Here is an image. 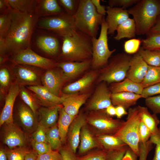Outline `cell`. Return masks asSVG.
<instances>
[{
    "mask_svg": "<svg viewBox=\"0 0 160 160\" xmlns=\"http://www.w3.org/2000/svg\"><path fill=\"white\" fill-rule=\"evenodd\" d=\"M10 29L4 38L7 53L13 55L30 48L31 38L39 18L35 12H23L12 9Z\"/></svg>",
    "mask_w": 160,
    "mask_h": 160,
    "instance_id": "6da1fadb",
    "label": "cell"
},
{
    "mask_svg": "<svg viewBox=\"0 0 160 160\" xmlns=\"http://www.w3.org/2000/svg\"><path fill=\"white\" fill-rule=\"evenodd\" d=\"M60 57L63 61L81 62L92 59V42L89 36L76 29L63 38Z\"/></svg>",
    "mask_w": 160,
    "mask_h": 160,
    "instance_id": "7a4b0ae2",
    "label": "cell"
},
{
    "mask_svg": "<svg viewBox=\"0 0 160 160\" xmlns=\"http://www.w3.org/2000/svg\"><path fill=\"white\" fill-rule=\"evenodd\" d=\"M133 17L136 34L147 35L160 14V0H141L127 10Z\"/></svg>",
    "mask_w": 160,
    "mask_h": 160,
    "instance_id": "3957f363",
    "label": "cell"
},
{
    "mask_svg": "<svg viewBox=\"0 0 160 160\" xmlns=\"http://www.w3.org/2000/svg\"><path fill=\"white\" fill-rule=\"evenodd\" d=\"M73 16L78 30L92 39L97 38L104 16L98 13L91 0H80L77 10Z\"/></svg>",
    "mask_w": 160,
    "mask_h": 160,
    "instance_id": "277c9868",
    "label": "cell"
},
{
    "mask_svg": "<svg viewBox=\"0 0 160 160\" xmlns=\"http://www.w3.org/2000/svg\"><path fill=\"white\" fill-rule=\"evenodd\" d=\"M131 57L124 53H118L112 57L107 65L98 72V82L111 84L124 80L126 77Z\"/></svg>",
    "mask_w": 160,
    "mask_h": 160,
    "instance_id": "5b68a950",
    "label": "cell"
},
{
    "mask_svg": "<svg viewBox=\"0 0 160 160\" xmlns=\"http://www.w3.org/2000/svg\"><path fill=\"white\" fill-rule=\"evenodd\" d=\"M126 121L114 135L122 140L139 157V128L141 121L138 105L128 109Z\"/></svg>",
    "mask_w": 160,
    "mask_h": 160,
    "instance_id": "8992f818",
    "label": "cell"
},
{
    "mask_svg": "<svg viewBox=\"0 0 160 160\" xmlns=\"http://www.w3.org/2000/svg\"><path fill=\"white\" fill-rule=\"evenodd\" d=\"M100 34L98 38L92 39V57L91 66L94 69H101L108 63L109 59L116 49L112 50L109 49L108 45V27L103 17Z\"/></svg>",
    "mask_w": 160,
    "mask_h": 160,
    "instance_id": "52a82bcc",
    "label": "cell"
},
{
    "mask_svg": "<svg viewBox=\"0 0 160 160\" xmlns=\"http://www.w3.org/2000/svg\"><path fill=\"white\" fill-rule=\"evenodd\" d=\"M87 124L97 135L107 134L114 135L119 129L124 121L114 119L108 115L105 109L90 111L86 116Z\"/></svg>",
    "mask_w": 160,
    "mask_h": 160,
    "instance_id": "ba28073f",
    "label": "cell"
},
{
    "mask_svg": "<svg viewBox=\"0 0 160 160\" xmlns=\"http://www.w3.org/2000/svg\"><path fill=\"white\" fill-rule=\"evenodd\" d=\"M37 25L62 38L71 35L77 29L73 16L66 13L40 18Z\"/></svg>",
    "mask_w": 160,
    "mask_h": 160,
    "instance_id": "9c48e42d",
    "label": "cell"
},
{
    "mask_svg": "<svg viewBox=\"0 0 160 160\" xmlns=\"http://www.w3.org/2000/svg\"><path fill=\"white\" fill-rule=\"evenodd\" d=\"M12 61L15 64L29 65L47 69L57 66V63L53 60L38 55L30 48L21 50L13 55Z\"/></svg>",
    "mask_w": 160,
    "mask_h": 160,
    "instance_id": "30bf717a",
    "label": "cell"
},
{
    "mask_svg": "<svg viewBox=\"0 0 160 160\" xmlns=\"http://www.w3.org/2000/svg\"><path fill=\"white\" fill-rule=\"evenodd\" d=\"M100 83L86 106V109L90 111L105 109L113 105L111 93L106 83Z\"/></svg>",
    "mask_w": 160,
    "mask_h": 160,
    "instance_id": "8fae6325",
    "label": "cell"
},
{
    "mask_svg": "<svg viewBox=\"0 0 160 160\" xmlns=\"http://www.w3.org/2000/svg\"><path fill=\"white\" fill-rule=\"evenodd\" d=\"M41 81L44 87L58 97H60V91L63 84L67 81L62 70L56 69L47 71L42 76Z\"/></svg>",
    "mask_w": 160,
    "mask_h": 160,
    "instance_id": "7c38bea8",
    "label": "cell"
},
{
    "mask_svg": "<svg viewBox=\"0 0 160 160\" xmlns=\"http://www.w3.org/2000/svg\"><path fill=\"white\" fill-rule=\"evenodd\" d=\"M106 17L105 20L108 27V34L113 35L120 25L129 18L127 10L119 7H106Z\"/></svg>",
    "mask_w": 160,
    "mask_h": 160,
    "instance_id": "4fadbf2b",
    "label": "cell"
},
{
    "mask_svg": "<svg viewBox=\"0 0 160 160\" xmlns=\"http://www.w3.org/2000/svg\"><path fill=\"white\" fill-rule=\"evenodd\" d=\"M148 65L137 52L131 56L126 78L135 82L141 83L147 73Z\"/></svg>",
    "mask_w": 160,
    "mask_h": 160,
    "instance_id": "5bb4252c",
    "label": "cell"
},
{
    "mask_svg": "<svg viewBox=\"0 0 160 160\" xmlns=\"http://www.w3.org/2000/svg\"><path fill=\"white\" fill-rule=\"evenodd\" d=\"M5 124L3 134L4 143L10 149L23 146L25 142L23 132L13 122Z\"/></svg>",
    "mask_w": 160,
    "mask_h": 160,
    "instance_id": "9a60e30c",
    "label": "cell"
},
{
    "mask_svg": "<svg viewBox=\"0 0 160 160\" xmlns=\"http://www.w3.org/2000/svg\"><path fill=\"white\" fill-rule=\"evenodd\" d=\"M62 103L65 111L68 114L76 116L79 113L81 107L90 95L89 93H79L65 94Z\"/></svg>",
    "mask_w": 160,
    "mask_h": 160,
    "instance_id": "2e32d148",
    "label": "cell"
},
{
    "mask_svg": "<svg viewBox=\"0 0 160 160\" xmlns=\"http://www.w3.org/2000/svg\"><path fill=\"white\" fill-rule=\"evenodd\" d=\"M86 124V116L81 113L75 117L69 127L67 136L70 148L75 153L80 143L81 129Z\"/></svg>",
    "mask_w": 160,
    "mask_h": 160,
    "instance_id": "e0dca14e",
    "label": "cell"
},
{
    "mask_svg": "<svg viewBox=\"0 0 160 160\" xmlns=\"http://www.w3.org/2000/svg\"><path fill=\"white\" fill-rule=\"evenodd\" d=\"M92 59L81 62L62 61L57 66L60 68L67 81L72 79L84 72L91 66Z\"/></svg>",
    "mask_w": 160,
    "mask_h": 160,
    "instance_id": "ac0fdd59",
    "label": "cell"
},
{
    "mask_svg": "<svg viewBox=\"0 0 160 160\" xmlns=\"http://www.w3.org/2000/svg\"><path fill=\"white\" fill-rule=\"evenodd\" d=\"M20 87L18 84L10 87L5 100L4 106L0 116V126L4 124L13 123L12 112L16 98L19 93Z\"/></svg>",
    "mask_w": 160,
    "mask_h": 160,
    "instance_id": "d6986e66",
    "label": "cell"
},
{
    "mask_svg": "<svg viewBox=\"0 0 160 160\" xmlns=\"http://www.w3.org/2000/svg\"><path fill=\"white\" fill-rule=\"evenodd\" d=\"M14 70L19 84L29 86L39 85V77L33 69L24 65L15 64Z\"/></svg>",
    "mask_w": 160,
    "mask_h": 160,
    "instance_id": "ffe728a7",
    "label": "cell"
},
{
    "mask_svg": "<svg viewBox=\"0 0 160 160\" xmlns=\"http://www.w3.org/2000/svg\"><path fill=\"white\" fill-rule=\"evenodd\" d=\"M96 71H91L78 80L64 87L62 92L65 94L80 93L89 88L97 78L98 73Z\"/></svg>",
    "mask_w": 160,
    "mask_h": 160,
    "instance_id": "44dd1931",
    "label": "cell"
},
{
    "mask_svg": "<svg viewBox=\"0 0 160 160\" xmlns=\"http://www.w3.org/2000/svg\"><path fill=\"white\" fill-rule=\"evenodd\" d=\"M34 12L39 18L64 13L56 0H37Z\"/></svg>",
    "mask_w": 160,
    "mask_h": 160,
    "instance_id": "7402d4cb",
    "label": "cell"
},
{
    "mask_svg": "<svg viewBox=\"0 0 160 160\" xmlns=\"http://www.w3.org/2000/svg\"><path fill=\"white\" fill-rule=\"evenodd\" d=\"M61 107L60 105H57L40 108L39 110V124L46 129L57 124L59 117V111Z\"/></svg>",
    "mask_w": 160,
    "mask_h": 160,
    "instance_id": "603a6c76",
    "label": "cell"
},
{
    "mask_svg": "<svg viewBox=\"0 0 160 160\" xmlns=\"http://www.w3.org/2000/svg\"><path fill=\"white\" fill-rule=\"evenodd\" d=\"M27 88L35 93L42 103L49 106L62 104L63 96L60 97L55 95L43 86H28Z\"/></svg>",
    "mask_w": 160,
    "mask_h": 160,
    "instance_id": "cb8c5ba5",
    "label": "cell"
},
{
    "mask_svg": "<svg viewBox=\"0 0 160 160\" xmlns=\"http://www.w3.org/2000/svg\"><path fill=\"white\" fill-rule=\"evenodd\" d=\"M111 100L113 106H121L126 110L135 105L140 99L142 98L141 95L131 92L111 93Z\"/></svg>",
    "mask_w": 160,
    "mask_h": 160,
    "instance_id": "d4e9b609",
    "label": "cell"
},
{
    "mask_svg": "<svg viewBox=\"0 0 160 160\" xmlns=\"http://www.w3.org/2000/svg\"><path fill=\"white\" fill-rule=\"evenodd\" d=\"M109 88L112 93L131 92L141 95L144 88L140 83L135 82L126 78L121 81L110 84Z\"/></svg>",
    "mask_w": 160,
    "mask_h": 160,
    "instance_id": "484cf974",
    "label": "cell"
},
{
    "mask_svg": "<svg viewBox=\"0 0 160 160\" xmlns=\"http://www.w3.org/2000/svg\"><path fill=\"white\" fill-rule=\"evenodd\" d=\"M36 43L38 47L48 54L55 56L60 49V43L58 39L52 36L43 35L38 36Z\"/></svg>",
    "mask_w": 160,
    "mask_h": 160,
    "instance_id": "4316f807",
    "label": "cell"
},
{
    "mask_svg": "<svg viewBox=\"0 0 160 160\" xmlns=\"http://www.w3.org/2000/svg\"><path fill=\"white\" fill-rule=\"evenodd\" d=\"M35 114L27 105H20L18 114L21 124L24 128L29 132L36 130L38 125Z\"/></svg>",
    "mask_w": 160,
    "mask_h": 160,
    "instance_id": "83f0119b",
    "label": "cell"
},
{
    "mask_svg": "<svg viewBox=\"0 0 160 160\" xmlns=\"http://www.w3.org/2000/svg\"><path fill=\"white\" fill-rule=\"evenodd\" d=\"M96 138L100 147L107 151L127 146L121 139L114 135H97Z\"/></svg>",
    "mask_w": 160,
    "mask_h": 160,
    "instance_id": "f1b7e54d",
    "label": "cell"
},
{
    "mask_svg": "<svg viewBox=\"0 0 160 160\" xmlns=\"http://www.w3.org/2000/svg\"><path fill=\"white\" fill-rule=\"evenodd\" d=\"M86 125L83 127L81 132L79 150V153H84L95 147H100L96 138L94 137Z\"/></svg>",
    "mask_w": 160,
    "mask_h": 160,
    "instance_id": "f546056e",
    "label": "cell"
},
{
    "mask_svg": "<svg viewBox=\"0 0 160 160\" xmlns=\"http://www.w3.org/2000/svg\"><path fill=\"white\" fill-rule=\"evenodd\" d=\"M75 117L68 114L65 111L63 107L60 108L59 111L57 125L62 143H64L66 141L69 127Z\"/></svg>",
    "mask_w": 160,
    "mask_h": 160,
    "instance_id": "4dcf8cb0",
    "label": "cell"
},
{
    "mask_svg": "<svg viewBox=\"0 0 160 160\" xmlns=\"http://www.w3.org/2000/svg\"><path fill=\"white\" fill-rule=\"evenodd\" d=\"M116 31L117 34L113 38L116 40H120L124 38H134L136 34V28L134 19L129 18L119 25Z\"/></svg>",
    "mask_w": 160,
    "mask_h": 160,
    "instance_id": "1f68e13d",
    "label": "cell"
},
{
    "mask_svg": "<svg viewBox=\"0 0 160 160\" xmlns=\"http://www.w3.org/2000/svg\"><path fill=\"white\" fill-rule=\"evenodd\" d=\"M138 106L141 121L150 129L152 135L156 133L158 131V125L160 123L157 115L151 114L147 107Z\"/></svg>",
    "mask_w": 160,
    "mask_h": 160,
    "instance_id": "d6a6232c",
    "label": "cell"
},
{
    "mask_svg": "<svg viewBox=\"0 0 160 160\" xmlns=\"http://www.w3.org/2000/svg\"><path fill=\"white\" fill-rule=\"evenodd\" d=\"M137 52L148 65L160 66V50L144 49L141 47Z\"/></svg>",
    "mask_w": 160,
    "mask_h": 160,
    "instance_id": "836d02e7",
    "label": "cell"
},
{
    "mask_svg": "<svg viewBox=\"0 0 160 160\" xmlns=\"http://www.w3.org/2000/svg\"><path fill=\"white\" fill-rule=\"evenodd\" d=\"M160 82V66L148 65L145 75L140 83L143 88Z\"/></svg>",
    "mask_w": 160,
    "mask_h": 160,
    "instance_id": "e575fe53",
    "label": "cell"
},
{
    "mask_svg": "<svg viewBox=\"0 0 160 160\" xmlns=\"http://www.w3.org/2000/svg\"><path fill=\"white\" fill-rule=\"evenodd\" d=\"M12 9L23 12H34L36 0H7Z\"/></svg>",
    "mask_w": 160,
    "mask_h": 160,
    "instance_id": "d590c367",
    "label": "cell"
},
{
    "mask_svg": "<svg viewBox=\"0 0 160 160\" xmlns=\"http://www.w3.org/2000/svg\"><path fill=\"white\" fill-rule=\"evenodd\" d=\"M47 143L53 150L59 149L62 143L60 140L57 124L47 128L46 130Z\"/></svg>",
    "mask_w": 160,
    "mask_h": 160,
    "instance_id": "8d00e7d4",
    "label": "cell"
},
{
    "mask_svg": "<svg viewBox=\"0 0 160 160\" xmlns=\"http://www.w3.org/2000/svg\"><path fill=\"white\" fill-rule=\"evenodd\" d=\"M146 38L141 41L144 49L160 50V32L148 33Z\"/></svg>",
    "mask_w": 160,
    "mask_h": 160,
    "instance_id": "74e56055",
    "label": "cell"
},
{
    "mask_svg": "<svg viewBox=\"0 0 160 160\" xmlns=\"http://www.w3.org/2000/svg\"><path fill=\"white\" fill-rule=\"evenodd\" d=\"M12 10L0 14V38H5L10 29L12 21Z\"/></svg>",
    "mask_w": 160,
    "mask_h": 160,
    "instance_id": "f35d334b",
    "label": "cell"
},
{
    "mask_svg": "<svg viewBox=\"0 0 160 160\" xmlns=\"http://www.w3.org/2000/svg\"><path fill=\"white\" fill-rule=\"evenodd\" d=\"M19 93L24 103L35 113L38 108V106L34 99L22 86L20 88Z\"/></svg>",
    "mask_w": 160,
    "mask_h": 160,
    "instance_id": "ab89813d",
    "label": "cell"
},
{
    "mask_svg": "<svg viewBox=\"0 0 160 160\" xmlns=\"http://www.w3.org/2000/svg\"><path fill=\"white\" fill-rule=\"evenodd\" d=\"M58 2L60 6L65 9L66 13L73 16L78 8L79 0H58Z\"/></svg>",
    "mask_w": 160,
    "mask_h": 160,
    "instance_id": "60d3db41",
    "label": "cell"
},
{
    "mask_svg": "<svg viewBox=\"0 0 160 160\" xmlns=\"http://www.w3.org/2000/svg\"><path fill=\"white\" fill-rule=\"evenodd\" d=\"M28 151L22 147L6 151L8 160H24L25 155Z\"/></svg>",
    "mask_w": 160,
    "mask_h": 160,
    "instance_id": "b9f144b4",
    "label": "cell"
},
{
    "mask_svg": "<svg viewBox=\"0 0 160 160\" xmlns=\"http://www.w3.org/2000/svg\"><path fill=\"white\" fill-rule=\"evenodd\" d=\"M145 101V105L153 113L160 114V95L149 97Z\"/></svg>",
    "mask_w": 160,
    "mask_h": 160,
    "instance_id": "7bdbcfd3",
    "label": "cell"
},
{
    "mask_svg": "<svg viewBox=\"0 0 160 160\" xmlns=\"http://www.w3.org/2000/svg\"><path fill=\"white\" fill-rule=\"evenodd\" d=\"M141 41L138 39H132L125 41L124 44V49L128 54L137 53L140 48Z\"/></svg>",
    "mask_w": 160,
    "mask_h": 160,
    "instance_id": "ee69618b",
    "label": "cell"
},
{
    "mask_svg": "<svg viewBox=\"0 0 160 160\" xmlns=\"http://www.w3.org/2000/svg\"><path fill=\"white\" fill-rule=\"evenodd\" d=\"M138 133L140 143H146L152 135L150 129L141 120L139 125Z\"/></svg>",
    "mask_w": 160,
    "mask_h": 160,
    "instance_id": "f6af8a7d",
    "label": "cell"
},
{
    "mask_svg": "<svg viewBox=\"0 0 160 160\" xmlns=\"http://www.w3.org/2000/svg\"><path fill=\"white\" fill-rule=\"evenodd\" d=\"M149 140L156 145L154 155L152 160H160V126L157 133L151 135Z\"/></svg>",
    "mask_w": 160,
    "mask_h": 160,
    "instance_id": "bcb514c9",
    "label": "cell"
},
{
    "mask_svg": "<svg viewBox=\"0 0 160 160\" xmlns=\"http://www.w3.org/2000/svg\"><path fill=\"white\" fill-rule=\"evenodd\" d=\"M47 129L44 127L38 124L33 133V140L36 142L47 143L46 134Z\"/></svg>",
    "mask_w": 160,
    "mask_h": 160,
    "instance_id": "7dc6e473",
    "label": "cell"
},
{
    "mask_svg": "<svg viewBox=\"0 0 160 160\" xmlns=\"http://www.w3.org/2000/svg\"><path fill=\"white\" fill-rule=\"evenodd\" d=\"M139 0H109L108 6L112 7H119L123 9L128 7L136 4Z\"/></svg>",
    "mask_w": 160,
    "mask_h": 160,
    "instance_id": "c3c4849f",
    "label": "cell"
},
{
    "mask_svg": "<svg viewBox=\"0 0 160 160\" xmlns=\"http://www.w3.org/2000/svg\"><path fill=\"white\" fill-rule=\"evenodd\" d=\"M128 147L107 151L106 160H122Z\"/></svg>",
    "mask_w": 160,
    "mask_h": 160,
    "instance_id": "681fc988",
    "label": "cell"
},
{
    "mask_svg": "<svg viewBox=\"0 0 160 160\" xmlns=\"http://www.w3.org/2000/svg\"><path fill=\"white\" fill-rule=\"evenodd\" d=\"M107 153V151L102 149L79 158L78 160H106Z\"/></svg>",
    "mask_w": 160,
    "mask_h": 160,
    "instance_id": "f907efd6",
    "label": "cell"
},
{
    "mask_svg": "<svg viewBox=\"0 0 160 160\" xmlns=\"http://www.w3.org/2000/svg\"><path fill=\"white\" fill-rule=\"evenodd\" d=\"M160 94V82L144 88L141 94L145 99L155 95Z\"/></svg>",
    "mask_w": 160,
    "mask_h": 160,
    "instance_id": "816d5d0a",
    "label": "cell"
},
{
    "mask_svg": "<svg viewBox=\"0 0 160 160\" xmlns=\"http://www.w3.org/2000/svg\"><path fill=\"white\" fill-rule=\"evenodd\" d=\"M153 145L149 140L145 143L139 144V160H147L148 154L153 148Z\"/></svg>",
    "mask_w": 160,
    "mask_h": 160,
    "instance_id": "f5cc1de1",
    "label": "cell"
},
{
    "mask_svg": "<svg viewBox=\"0 0 160 160\" xmlns=\"http://www.w3.org/2000/svg\"><path fill=\"white\" fill-rule=\"evenodd\" d=\"M31 145L34 151L38 155L44 154L52 150L47 143L36 142L33 140Z\"/></svg>",
    "mask_w": 160,
    "mask_h": 160,
    "instance_id": "db71d44e",
    "label": "cell"
},
{
    "mask_svg": "<svg viewBox=\"0 0 160 160\" xmlns=\"http://www.w3.org/2000/svg\"><path fill=\"white\" fill-rule=\"evenodd\" d=\"M37 160H63L60 153L52 150L44 154L38 155Z\"/></svg>",
    "mask_w": 160,
    "mask_h": 160,
    "instance_id": "11a10c76",
    "label": "cell"
},
{
    "mask_svg": "<svg viewBox=\"0 0 160 160\" xmlns=\"http://www.w3.org/2000/svg\"><path fill=\"white\" fill-rule=\"evenodd\" d=\"M10 81V75L7 69L5 67L2 68L0 70V84L3 87H7Z\"/></svg>",
    "mask_w": 160,
    "mask_h": 160,
    "instance_id": "9f6ffc18",
    "label": "cell"
},
{
    "mask_svg": "<svg viewBox=\"0 0 160 160\" xmlns=\"http://www.w3.org/2000/svg\"><path fill=\"white\" fill-rule=\"evenodd\" d=\"M60 152L63 160H76L75 153L71 148L62 149Z\"/></svg>",
    "mask_w": 160,
    "mask_h": 160,
    "instance_id": "6f0895ef",
    "label": "cell"
},
{
    "mask_svg": "<svg viewBox=\"0 0 160 160\" xmlns=\"http://www.w3.org/2000/svg\"><path fill=\"white\" fill-rule=\"evenodd\" d=\"M91 1L95 7L98 13L103 16H105L106 14V7L101 4L100 0H91Z\"/></svg>",
    "mask_w": 160,
    "mask_h": 160,
    "instance_id": "680465c9",
    "label": "cell"
},
{
    "mask_svg": "<svg viewBox=\"0 0 160 160\" xmlns=\"http://www.w3.org/2000/svg\"><path fill=\"white\" fill-rule=\"evenodd\" d=\"M138 157L135 153L128 146L122 160H137Z\"/></svg>",
    "mask_w": 160,
    "mask_h": 160,
    "instance_id": "91938a15",
    "label": "cell"
},
{
    "mask_svg": "<svg viewBox=\"0 0 160 160\" xmlns=\"http://www.w3.org/2000/svg\"><path fill=\"white\" fill-rule=\"evenodd\" d=\"M12 9L7 0H0V14L8 12Z\"/></svg>",
    "mask_w": 160,
    "mask_h": 160,
    "instance_id": "94428289",
    "label": "cell"
},
{
    "mask_svg": "<svg viewBox=\"0 0 160 160\" xmlns=\"http://www.w3.org/2000/svg\"><path fill=\"white\" fill-rule=\"evenodd\" d=\"M116 108V116L118 119H120L123 116L127 115L128 112L126 110L121 106H117Z\"/></svg>",
    "mask_w": 160,
    "mask_h": 160,
    "instance_id": "6125c7cd",
    "label": "cell"
},
{
    "mask_svg": "<svg viewBox=\"0 0 160 160\" xmlns=\"http://www.w3.org/2000/svg\"><path fill=\"white\" fill-rule=\"evenodd\" d=\"M38 156L34 151H29L25 155L24 160H37Z\"/></svg>",
    "mask_w": 160,
    "mask_h": 160,
    "instance_id": "be15d7a7",
    "label": "cell"
},
{
    "mask_svg": "<svg viewBox=\"0 0 160 160\" xmlns=\"http://www.w3.org/2000/svg\"><path fill=\"white\" fill-rule=\"evenodd\" d=\"M158 32H160V14L158 16L154 25L148 33Z\"/></svg>",
    "mask_w": 160,
    "mask_h": 160,
    "instance_id": "e7e4bbea",
    "label": "cell"
},
{
    "mask_svg": "<svg viewBox=\"0 0 160 160\" xmlns=\"http://www.w3.org/2000/svg\"><path fill=\"white\" fill-rule=\"evenodd\" d=\"M106 113L112 116H116V108L113 105H110L105 109Z\"/></svg>",
    "mask_w": 160,
    "mask_h": 160,
    "instance_id": "03108f58",
    "label": "cell"
},
{
    "mask_svg": "<svg viewBox=\"0 0 160 160\" xmlns=\"http://www.w3.org/2000/svg\"><path fill=\"white\" fill-rule=\"evenodd\" d=\"M7 156L6 151L3 149L0 150V160H7Z\"/></svg>",
    "mask_w": 160,
    "mask_h": 160,
    "instance_id": "003e7915",
    "label": "cell"
}]
</instances>
